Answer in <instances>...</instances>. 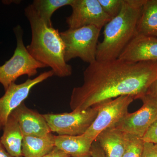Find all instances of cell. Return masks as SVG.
<instances>
[{"instance_id":"cell-1","label":"cell","mask_w":157,"mask_h":157,"mask_svg":"<svg viewBox=\"0 0 157 157\" xmlns=\"http://www.w3.org/2000/svg\"><path fill=\"white\" fill-rule=\"evenodd\" d=\"M157 79V60H96L83 72V84L73 89L70 109L79 112L120 96L140 99Z\"/></svg>"},{"instance_id":"cell-2","label":"cell","mask_w":157,"mask_h":157,"mask_svg":"<svg viewBox=\"0 0 157 157\" xmlns=\"http://www.w3.org/2000/svg\"><path fill=\"white\" fill-rule=\"evenodd\" d=\"M25 14L32 31L31 42L26 47L29 53L37 61L51 68L55 76H71L72 67L65 61L64 45L58 30L47 25L32 4L26 7Z\"/></svg>"},{"instance_id":"cell-3","label":"cell","mask_w":157,"mask_h":157,"mask_svg":"<svg viewBox=\"0 0 157 157\" xmlns=\"http://www.w3.org/2000/svg\"><path fill=\"white\" fill-rule=\"evenodd\" d=\"M145 0H123L119 14L104 26L103 41L99 42L97 60L118 58L122 52L136 34V30Z\"/></svg>"},{"instance_id":"cell-4","label":"cell","mask_w":157,"mask_h":157,"mask_svg":"<svg viewBox=\"0 0 157 157\" xmlns=\"http://www.w3.org/2000/svg\"><path fill=\"white\" fill-rule=\"evenodd\" d=\"M101 30L95 26L89 25L69 29L60 33L64 45L66 62L76 58L89 64L95 62Z\"/></svg>"},{"instance_id":"cell-5","label":"cell","mask_w":157,"mask_h":157,"mask_svg":"<svg viewBox=\"0 0 157 157\" xmlns=\"http://www.w3.org/2000/svg\"><path fill=\"white\" fill-rule=\"evenodd\" d=\"M14 32L17 41L14 54L10 59L0 66V83L5 91L20 76L27 75L32 77L37 74L38 69L47 67L29 53L24 44L23 31L21 27H15Z\"/></svg>"},{"instance_id":"cell-6","label":"cell","mask_w":157,"mask_h":157,"mask_svg":"<svg viewBox=\"0 0 157 157\" xmlns=\"http://www.w3.org/2000/svg\"><path fill=\"white\" fill-rule=\"evenodd\" d=\"M99 105L79 112L42 114L51 132L59 135H83L98 115Z\"/></svg>"},{"instance_id":"cell-7","label":"cell","mask_w":157,"mask_h":157,"mask_svg":"<svg viewBox=\"0 0 157 157\" xmlns=\"http://www.w3.org/2000/svg\"><path fill=\"white\" fill-rule=\"evenodd\" d=\"M134 100L132 96H123L98 104V115L83 135L94 141L103 131L114 128L128 113V108Z\"/></svg>"},{"instance_id":"cell-8","label":"cell","mask_w":157,"mask_h":157,"mask_svg":"<svg viewBox=\"0 0 157 157\" xmlns=\"http://www.w3.org/2000/svg\"><path fill=\"white\" fill-rule=\"evenodd\" d=\"M140 109L129 113L114 128L129 135L142 137L149 127L157 120V98L150 93L140 99Z\"/></svg>"},{"instance_id":"cell-9","label":"cell","mask_w":157,"mask_h":157,"mask_svg":"<svg viewBox=\"0 0 157 157\" xmlns=\"http://www.w3.org/2000/svg\"><path fill=\"white\" fill-rule=\"evenodd\" d=\"M54 75L51 70L45 71L33 79L29 78L21 84L10 85L2 97L0 98V131L7 122L12 112L28 97L32 89Z\"/></svg>"},{"instance_id":"cell-10","label":"cell","mask_w":157,"mask_h":157,"mask_svg":"<svg viewBox=\"0 0 157 157\" xmlns=\"http://www.w3.org/2000/svg\"><path fill=\"white\" fill-rule=\"evenodd\" d=\"M72 12L66 19L69 29L94 25L102 29L111 18L105 12L98 0H73Z\"/></svg>"},{"instance_id":"cell-11","label":"cell","mask_w":157,"mask_h":157,"mask_svg":"<svg viewBox=\"0 0 157 157\" xmlns=\"http://www.w3.org/2000/svg\"><path fill=\"white\" fill-rule=\"evenodd\" d=\"M118 59L132 63L157 60V37L136 34Z\"/></svg>"},{"instance_id":"cell-12","label":"cell","mask_w":157,"mask_h":157,"mask_svg":"<svg viewBox=\"0 0 157 157\" xmlns=\"http://www.w3.org/2000/svg\"><path fill=\"white\" fill-rule=\"evenodd\" d=\"M11 113L17 119L23 136L43 137L52 133L43 115L27 107L24 102Z\"/></svg>"},{"instance_id":"cell-13","label":"cell","mask_w":157,"mask_h":157,"mask_svg":"<svg viewBox=\"0 0 157 157\" xmlns=\"http://www.w3.org/2000/svg\"><path fill=\"white\" fill-rule=\"evenodd\" d=\"M128 134L115 128L101 132L95 140L104 151L106 157H123Z\"/></svg>"},{"instance_id":"cell-14","label":"cell","mask_w":157,"mask_h":157,"mask_svg":"<svg viewBox=\"0 0 157 157\" xmlns=\"http://www.w3.org/2000/svg\"><path fill=\"white\" fill-rule=\"evenodd\" d=\"M93 141L83 135L55 136V147L70 157H91V151Z\"/></svg>"},{"instance_id":"cell-15","label":"cell","mask_w":157,"mask_h":157,"mask_svg":"<svg viewBox=\"0 0 157 157\" xmlns=\"http://www.w3.org/2000/svg\"><path fill=\"white\" fill-rule=\"evenodd\" d=\"M1 142L9 154L13 157H22L23 135L16 118L11 113L3 129Z\"/></svg>"},{"instance_id":"cell-16","label":"cell","mask_w":157,"mask_h":157,"mask_svg":"<svg viewBox=\"0 0 157 157\" xmlns=\"http://www.w3.org/2000/svg\"><path fill=\"white\" fill-rule=\"evenodd\" d=\"M55 135L48 134L43 137L24 136L22 155L24 157H43L55 147Z\"/></svg>"},{"instance_id":"cell-17","label":"cell","mask_w":157,"mask_h":157,"mask_svg":"<svg viewBox=\"0 0 157 157\" xmlns=\"http://www.w3.org/2000/svg\"><path fill=\"white\" fill-rule=\"evenodd\" d=\"M136 34L157 37V0H145L137 23Z\"/></svg>"},{"instance_id":"cell-18","label":"cell","mask_w":157,"mask_h":157,"mask_svg":"<svg viewBox=\"0 0 157 157\" xmlns=\"http://www.w3.org/2000/svg\"><path fill=\"white\" fill-rule=\"evenodd\" d=\"M73 0H35L33 7L39 17L49 27H53L51 18L55 11L63 6L72 5Z\"/></svg>"},{"instance_id":"cell-19","label":"cell","mask_w":157,"mask_h":157,"mask_svg":"<svg viewBox=\"0 0 157 157\" xmlns=\"http://www.w3.org/2000/svg\"><path fill=\"white\" fill-rule=\"evenodd\" d=\"M144 143L142 137L128 134L123 157H142Z\"/></svg>"},{"instance_id":"cell-20","label":"cell","mask_w":157,"mask_h":157,"mask_svg":"<svg viewBox=\"0 0 157 157\" xmlns=\"http://www.w3.org/2000/svg\"><path fill=\"white\" fill-rule=\"evenodd\" d=\"M104 12L111 18L119 14L122 7L123 0H98Z\"/></svg>"},{"instance_id":"cell-21","label":"cell","mask_w":157,"mask_h":157,"mask_svg":"<svg viewBox=\"0 0 157 157\" xmlns=\"http://www.w3.org/2000/svg\"><path fill=\"white\" fill-rule=\"evenodd\" d=\"M142 138L145 142L157 144V120L149 127Z\"/></svg>"},{"instance_id":"cell-22","label":"cell","mask_w":157,"mask_h":157,"mask_svg":"<svg viewBox=\"0 0 157 157\" xmlns=\"http://www.w3.org/2000/svg\"><path fill=\"white\" fill-rule=\"evenodd\" d=\"M142 157H157V147L152 143H144Z\"/></svg>"},{"instance_id":"cell-23","label":"cell","mask_w":157,"mask_h":157,"mask_svg":"<svg viewBox=\"0 0 157 157\" xmlns=\"http://www.w3.org/2000/svg\"><path fill=\"white\" fill-rule=\"evenodd\" d=\"M91 157H106L102 149L96 140L93 141L91 146Z\"/></svg>"},{"instance_id":"cell-24","label":"cell","mask_w":157,"mask_h":157,"mask_svg":"<svg viewBox=\"0 0 157 157\" xmlns=\"http://www.w3.org/2000/svg\"><path fill=\"white\" fill-rule=\"evenodd\" d=\"M43 157H70V156L64 152L60 150L59 149L56 147H55V148L49 153Z\"/></svg>"},{"instance_id":"cell-25","label":"cell","mask_w":157,"mask_h":157,"mask_svg":"<svg viewBox=\"0 0 157 157\" xmlns=\"http://www.w3.org/2000/svg\"><path fill=\"white\" fill-rule=\"evenodd\" d=\"M0 157H13L9 154L1 142L0 139Z\"/></svg>"},{"instance_id":"cell-26","label":"cell","mask_w":157,"mask_h":157,"mask_svg":"<svg viewBox=\"0 0 157 157\" xmlns=\"http://www.w3.org/2000/svg\"><path fill=\"white\" fill-rule=\"evenodd\" d=\"M148 92L157 98V79L152 85L149 90Z\"/></svg>"},{"instance_id":"cell-27","label":"cell","mask_w":157,"mask_h":157,"mask_svg":"<svg viewBox=\"0 0 157 157\" xmlns=\"http://www.w3.org/2000/svg\"><path fill=\"white\" fill-rule=\"evenodd\" d=\"M155 146L156 147H157V144H155Z\"/></svg>"}]
</instances>
